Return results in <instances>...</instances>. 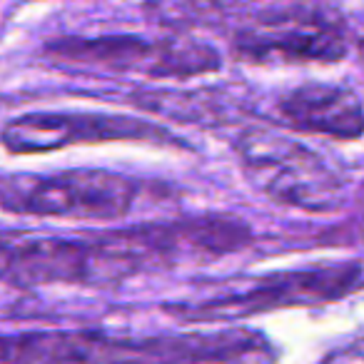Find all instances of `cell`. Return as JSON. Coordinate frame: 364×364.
Segmentation results:
<instances>
[{
    "instance_id": "1",
    "label": "cell",
    "mask_w": 364,
    "mask_h": 364,
    "mask_svg": "<svg viewBox=\"0 0 364 364\" xmlns=\"http://www.w3.org/2000/svg\"><path fill=\"white\" fill-rule=\"evenodd\" d=\"M250 237L235 218H193L110 230L85 237H0V282L13 287H115L137 274L210 262Z\"/></svg>"
},
{
    "instance_id": "2",
    "label": "cell",
    "mask_w": 364,
    "mask_h": 364,
    "mask_svg": "<svg viewBox=\"0 0 364 364\" xmlns=\"http://www.w3.org/2000/svg\"><path fill=\"white\" fill-rule=\"evenodd\" d=\"M277 352L255 329L115 337L38 329L0 337V364H274Z\"/></svg>"
},
{
    "instance_id": "3",
    "label": "cell",
    "mask_w": 364,
    "mask_h": 364,
    "mask_svg": "<svg viewBox=\"0 0 364 364\" xmlns=\"http://www.w3.org/2000/svg\"><path fill=\"white\" fill-rule=\"evenodd\" d=\"M43 55L58 65L105 73H135L152 80H188L218 73L223 58L208 43L142 36H58L43 46Z\"/></svg>"
},
{
    "instance_id": "4",
    "label": "cell",
    "mask_w": 364,
    "mask_h": 364,
    "mask_svg": "<svg viewBox=\"0 0 364 364\" xmlns=\"http://www.w3.org/2000/svg\"><path fill=\"white\" fill-rule=\"evenodd\" d=\"M137 182L110 170H63L53 175H11L0 180V208L28 218L112 223L137 200Z\"/></svg>"
},
{
    "instance_id": "5",
    "label": "cell",
    "mask_w": 364,
    "mask_h": 364,
    "mask_svg": "<svg viewBox=\"0 0 364 364\" xmlns=\"http://www.w3.org/2000/svg\"><path fill=\"white\" fill-rule=\"evenodd\" d=\"M357 279L354 267H324L302 272H277L257 279H242L235 287L200 302L165 304L170 317L185 324H228L252 314L294 304H317L342 297Z\"/></svg>"
},
{
    "instance_id": "6",
    "label": "cell",
    "mask_w": 364,
    "mask_h": 364,
    "mask_svg": "<svg viewBox=\"0 0 364 364\" xmlns=\"http://www.w3.org/2000/svg\"><path fill=\"white\" fill-rule=\"evenodd\" d=\"M237 60L269 63H337L347 53L342 23L314 6L267 8L250 18L230 38Z\"/></svg>"
},
{
    "instance_id": "7",
    "label": "cell",
    "mask_w": 364,
    "mask_h": 364,
    "mask_svg": "<svg viewBox=\"0 0 364 364\" xmlns=\"http://www.w3.org/2000/svg\"><path fill=\"white\" fill-rule=\"evenodd\" d=\"M245 170L262 193L304 210H332L342 185L314 152L274 135H250L240 142Z\"/></svg>"
},
{
    "instance_id": "8",
    "label": "cell",
    "mask_w": 364,
    "mask_h": 364,
    "mask_svg": "<svg viewBox=\"0 0 364 364\" xmlns=\"http://www.w3.org/2000/svg\"><path fill=\"white\" fill-rule=\"evenodd\" d=\"M117 140L180 142L155 122L107 112H28L11 120L0 132V142L11 155H43L70 145Z\"/></svg>"
},
{
    "instance_id": "9",
    "label": "cell",
    "mask_w": 364,
    "mask_h": 364,
    "mask_svg": "<svg viewBox=\"0 0 364 364\" xmlns=\"http://www.w3.org/2000/svg\"><path fill=\"white\" fill-rule=\"evenodd\" d=\"M277 112L289 127L302 132L354 140L364 132V110L349 90L307 82L279 97Z\"/></svg>"
},
{
    "instance_id": "10",
    "label": "cell",
    "mask_w": 364,
    "mask_h": 364,
    "mask_svg": "<svg viewBox=\"0 0 364 364\" xmlns=\"http://www.w3.org/2000/svg\"><path fill=\"white\" fill-rule=\"evenodd\" d=\"M324 364H364V357L357 352V349H349V352H342V354H334L329 362Z\"/></svg>"
}]
</instances>
